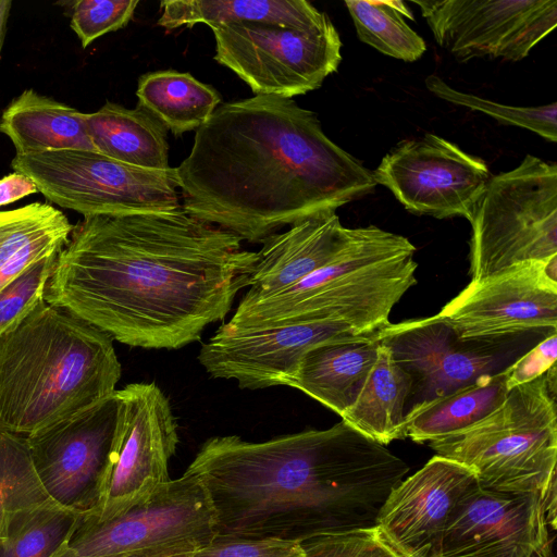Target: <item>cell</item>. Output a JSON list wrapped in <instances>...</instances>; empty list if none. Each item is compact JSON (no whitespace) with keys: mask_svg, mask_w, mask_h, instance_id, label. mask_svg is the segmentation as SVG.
I'll return each instance as SVG.
<instances>
[{"mask_svg":"<svg viewBox=\"0 0 557 557\" xmlns=\"http://www.w3.org/2000/svg\"><path fill=\"white\" fill-rule=\"evenodd\" d=\"M352 228L343 226L338 215H317L275 233L262 242L248 275V292L256 298L287 288L331 262L347 245Z\"/></svg>","mask_w":557,"mask_h":557,"instance_id":"obj_20","label":"cell"},{"mask_svg":"<svg viewBox=\"0 0 557 557\" xmlns=\"http://www.w3.org/2000/svg\"><path fill=\"white\" fill-rule=\"evenodd\" d=\"M117 428L96 520L120 515L170 480L168 466L178 444L177 421L170 401L154 383L119 389Z\"/></svg>","mask_w":557,"mask_h":557,"instance_id":"obj_11","label":"cell"},{"mask_svg":"<svg viewBox=\"0 0 557 557\" xmlns=\"http://www.w3.org/2000/svg\"><path fill=\"white\" fill-rule=\"evenodd\" d=\"M0 132L11 139L15 154L66 149L98 152L83 112L32 88L3 110Z\"/></svg>","mask_w":557,"mask_h":557,"instance_id":"obj_22","label":"cell"},{"mask_svg":"<svg viewBox=\"0 0 557 557\" xmlns=\"http://www.w3.org/2000/svg\"><path fill=\"white\" fill-rule=\"evenodd\" d=\"M83 516L52 500L13 522L8 536L0 542V557H53Z\"/></svg>","mask_w":557,"mask_h":557,"instance_id":"obj_31","label":"cell"},{"mask_svg":"<svg viewBox=\"0 0 557 557\" xmlns=\"http://www.w3.org/2000/svg\"><path fill=\"white\" fill-rule=\"evenodd\" d=\"M345 5L362 42L405 62L417 61L424 54L425 41L405 20H414L405 1L347 0Z\"/></svg>","mask_w":557,"mask_h":557,"instance_id":"obj_29","label":"cell"},{"mask_svg":"<svg viewBox=\"0 0 557 557\" xmlns=\"http://www.w3.org/2000/svg\"><path fill=\"white\" fill-rule=\"evenodd\" d=\"M193 557H305L298 542L264 540H213Z\"/></svg>","mask_w":557,"mask_h":557,"instance_id":"obj_36","label":"cell"},{"mask_svg":"<svg viewBox=\"0 0 557 557\" xmlns=\"http://www.w3.org/2000/svg\"><path fill=\"white\" fill-rule=\"evenodd\" d=\"M376 337L411 379L409 408L504 370L499 352L461 341L437 314L389 323Z\"/></svg>","mask_w":557,"mask_h":557,"instance_id":"obj_18","label":"cell"},{"mask_svg":"<svg viewBox=\"0 0 557 557\" xmlns=\"http://www.w3.org/2000/svg\"><path fill=\"white\" fill-rule=\"evenodd\" d=\"M138 104L154 115L174 136L198 129L220 106L219 92L189 73L158 71L140 76Z\"/></svg>","mask_w":557,"mask_h":557,"instance_id":"obj_28","label":"cell"},{"mask_svg":"<svg viewBox=\"0 0 557 557\" xmlns=\"http://www.w3.org/2000/svg\"><path fill=\"white\" fill-rule=\"evenodd\" d=\"M556 367L518 385L475 423L429 442L470 469L483 488L543 498L556 485Z\"/></svg>","mask_w":557,"mask_h":557,"instance_id":"obj_6","label":"cell"},{"mask_svg":"<svg viewBox=\"0 0 557 557\" xmlns=\"http://www.w3.org/2000/svg\"><path fill=\"white\" fill-rule=\"evenodd\" d=\"M12 169L50 202L87 215H123L178 209L175 168L143 169L86 150L15 154Z\"/></svg>","mask_w":557,"mask_h":557,"instance_id":"obj_8","label":"cell"},{"mask_svg":"<svg viewBox=\"0 0 557 557\" xmlns=\"http://www.w3.org/2000/svg\"><path fill=\"white\" fill-rule=\"evenodd\" d=\"M507 393L504 369L413 406L406 412L405 437L416 443H429L462 430L488 414Z\"/></svg>","mask_w":557,"mask_h":557,"instance_id":"obj_27","label":"cell"},{"mask_svg":"<svg viewBox=\"0 0 557 557\" xmlns=\"http://www.w3.org/2000/svg\"><path fill=\"white\" fill-rule=\"evenodd\" d=\"M50 502L26 438L0 432V542L15 520Z\"/></svg>","mask_w":557,"mask_h":557,"instance_id":"obj_30","label":"cell"},{"mask_svg":"<svg viewBox=\"0 0 557 557\" xmlns=\"http://www.w3.org/2000/svg\"><path fill=\"white\" fill-rule=\"evenodd\" d=\"M425 86L430 92L447 102L482 112L499 123L531 131L545 140H557V103L537 107L502 104L472 94L460 91L437 75H429Z\"/></svg>","mask_w":557,"mask_h":557,"instance_id":"obj_32","label":"cell"},{"mask_svg":"<svg viewBox=\"0 0 557 557\" xmlns=\"http://www.w3.org/2000/svg\"><path fill=\"white\" fill-rule=\"evenodd\" d=\"M57 256L36 262L0 290V336L14 329L44 301Z\"/></svg>","mask_w":557,"mask_h":557,"instance_id":"obj_33","label":"cell"},{"mask_svg":"<svg viewBox=\"0 0 557 557\" xmlns=\"http://www.w3.org/2000/svg\"><path fill=\"white\" fill-rule=\"evenodd\" d=\"M175 171L184 211L249 243L333 213L377 185L314 112L263 95L220 104Z\"/></svg>","mask_w":557,"mask_h":557,"instance_id":"obj_2","label":"cell"},{"mask_svg":"<svg viewBox=\"0 0 557 557\" xmlns=\"http://www.w3.org/2000/svg\"><path fill=\"white\" fill-rule=\"evenodd\" d=\"M475 484L470 469L435 455L389 493L376 528L401 557H441L453 510Z\"/></svg>","mask_w":557,"mask_h":557,"instance_id":"obj_19","label":"cell"},{"mask_svg":"<svg viewBox=\"0 0 557 557\" xmlns=\"http://www.w3.org/2000/svg\"><path fill=\"white\" fill-rule=\"evenodd\" d=\"M409 466L341 421L265 442L207 440L188 466L215 517L214 540L308 539L372 528Z\"/></svg>","mask_w":557,"mask_h":557,"instance_id":"obj_3","label":"cell"},{"mask_svg":"<svg viewBox=\"0 0 557 557\" xmlns=\"http://www.w3.org/2000/svg\"><path fill=\"white\" fill-rule=\"evenodd\" d=\"M73 225L49 203L0 210V290L36 262L58 255Z\"/></svg>","mask_w":557,"mask_h":557,"instance_id":"obj_24","label":"cell"},{"mask_svg":"<svg viewBox=\"0 0 557 557\" xmlns=\"http://www.w3.org/2000/svg\"><path fill=\"white\" fill-rule=\"evenodd\" d=\"M84 119L99 153L143 169L170 168L168 128L141 106L126 109L108 101Z\"/></svg>","mask_w":557,"mask_h":557,"instance_id":"obj_23","label":"cell"},{"mask_svg":"<svg viewBox=\"0 0 557 557\" xmlns=\"http://www.w3.org/2000/svg\"><path fill=\"white\" fill-rule=\"evenodd\" d=\"M35 193L38 189L34 182L21 173L14 172L0 178V207Z\"/></svg>","mask_w":557,"mask_h":557,"instance_id":"obj_38","label":"cell"},{"mask_svg":"<svg viewBox=\"0 0 557 557\" xmlns=\"http://www.w3.org/2000/svg\"><path fill=\"white\" fill-rule=\"evenodd\" d=\"M210 28L214 60L255 95L286 99L305 95L321 87L342 61V40L329 16L301 28L250 23Z\"/></svg>","mask_w":557,"mask_h":557,"instance_id":"obj_10","label":"cell"},{"mask_svg":"<svg viewBox=\"0 0 557 557\" xmlns=\"http://www.w3.org/2000/svg\"><path fill=\"white\" fill-rule=\"evenodd\" d=\"M299 544L305 557H401L376 525L319 535Z\"/></svg>","mask_w":557,"mask_h":557,"instance_id":"obj_35","label":"cell"},{"mask_svg":"<svg viewBox=\"0 0 557 557\" xmlns=\"http://www.w3.org/2000/svg\"><path fill=\"white\" fill-rule=\"evenodd\" d=\"M372 173L409 212L469 222L492 177L482 159L431 133L396 145Z\"/></svg>","mask_w":557,"mask_h":557,"instance_id":"obj_13","label":"cell"},{"mask_svg":"<svg viewBox=\"0 0 557 557\" xmlns=\"http://www.w3.org/2000/svg\"><path fill=\"white\" fill-rule=\"evenodd\" d=\"M470 223L471 280L556 257V163L527 154L492 176Z\"/></svg>","mask_w":557,"mask_h":557,"instance_id":"obj_7","label":"cell"},{"mask_svg":"<svg viewBox=\"0 0 557 557\" xmlns=\"http://www.w3.org/2000/svg\"><path fill=\"white\" fill-rule=\"evenodd\" d=\"M215 537L208 494L189 471L106 520L84 515L53 557H116L141 552L194 555Z\"/></svg>","mask_w":557,"mask_h":557,"instance_id":"obj_9","label":"cell"},{"mask_svg":"<svg viewBox=\"0 0 557 557\" xmlns=\"http://www.w3.org/2000/svg\"><path fill=\"white\" fill-rule=\"evenodd\" d=\"M158 25L166 30L225 24H263L301 28L323 21L326 13L306 0H168L160 3Z\"/></svg>","mask_w":557,"mask_h":557,"instance_id":"obj_25","label":"cell"},{"mask_svg":"<svg viewBox=\"0 0 557 557\" xmlns=\"http://www.w3.org/2000/svg\"><path fill=\"white\" fill-rule=\"evenodd\" d=\"M556 356L557 334L552 332L529 352L505 368L507 389L510 391L545 374L555 366Z\"/></svg>","mask_w":557,"mask_h":557,"instance_id":"obj_37","label":"cell"},{"mask_svg":"<svg viewBox=\"0 0 557 557\" xmlns=\"http://www.w3.org/2000/svg\"><path fill=\"white\" fill-rule=\"evenodd\" d=\"M377 348L376 335L317 345L301 358L289 387L304 392L342 418L355 403L376 360Z\"/></svg>","mask_w":557,"mask_h":557,"instance_id":"obj_21","label":"cell"},{"mask_svg":"<svg viewBox=\"0 0 557 557\" xmlns=\"http://www.w3.org/2000/svg\"><path fill=\"white\" fill-rule=\"evenodd\" d=\"M411 379L379 343L377 357L355 403L342 420L371 440L387 445L405 438Z\"/></svg>","mask_w":557,"mask_h":557,"instance_id":"obj_26","label":"cell"},{"mask_svg":"<svg viewBox=\"0 0 557 557\" xmlns=\"http://www.w3.org/2000/svg\"><path fill=\"white\" fill-rule=\"evenodd\" d=\"M120 391L83 411L25 437L50 498L81 513L99 507L117 428Z\"/></svg>","mask_w":557,"mask_h":557,"instance_id":"obj_14","label":"cell"},{"mask_svg":"<svg viewBox=\"0 0 557 557\" xmlns=\"http://www.w3.org/2000/svg\"><path fill=\"white\" fill-rule=\"evenodd\" d=\"M544 498L475 484L456 505L441 557H552Z\"/></svg>","mask_w":557,"mask_h":557,"instance_id":"obj_17","label":"cell"},{"mask_svg":"<svg viewBox=\"0 0 557 557\" xmlns=\"http://www.w3.org/2000/svg\"><path fill=\"white\" fill-rule=\"evenodd\" d=\"M70 7V26L83 48L97 38L125 27L132 20L138 0H77Z\"/></svg>","mask_w":557,"mask_h":557,"instance_id":"obj_34","label":"cell"},{"mask_svg":"<svg viewBox=\"0 0 557 557\" xmlns=\"http://www.w3.org/2000/svg\"><path fill=\"white\" fill-rule=\"evenodd\" d=\"M437 315L461 341L475 344L556 332L557 256L471 280Z\"/></svg>","mask_w":557,"mask_h":557,"instance_id":"obj_12","label":"cell"},{"mask_svg":"<svg viewBox=\"0 0 557 557\" xmlns=\"http://www.w3.org/2000/svg\"><path fill=\"white\" fill-rule=\"evenodd\" d=\"M113 339L41 301L0 336V432L30 436L113 394Z\"/></svg>","mask_w":557,"mask_h":557,"instance_id":"obj_4","label":"cell"},{"mask_svg":"<svg viewBox=\"0 0 557 557\" xmlns=\"http://www.w3.org/2000/svg\"><path fill=\"white\" fill-rule=\"evenodd\" d=\"M257 252L183 210L87 215L58 253L44 300L122 344L178 349L224 319Z\"/></svg>","mask_w":557,"mask_h":557,"instance_id":"obj_1","label":"cell"},{"mask_svg":"<svg viewBox=\"0 0 557 557\" xmlns=\"http://www.w3.org/2000/svg\"><path fill=\"white\" fill-rule=\"evenodd\" d=\"M363 337L369 336L359 335L346 323L333 320L244 332L218 329L201 346L198 360L212 377L235 380L240 388L289 386L301 358L312 347Z\"/></svg>","mask_w":557,"mask_h":557,"instance_id":"obj_16","label":"cell"},{"mask_svg":"<svg viewBox=\"0 0 557 557\" xmlns=\"http://www.w3.org/2000/svg\"><path fill=\"white\" fill-rule=\"evenodd\" d=\"M11 0H0V57L11 13Z\"/></svg>","mask_w":557,"mask_h":557,"instance_id":"obj_39","label":"cell"},{"mask_svg":"<svg viewBox=\"0 0 557 557\" xmlns=\"http://www.w3.org/2000/svg\"><path fill=\"white\" fill-rule=\"evenodd\" d=\"M419 7L437 45L458 62H517L557 26V0H424Z\"/></svg>","mask_w":557,"mask_h":557,"instance_id":"obj_15","label":"cell"},{"mask_svg":"<svg viewBox=\"0 0 557 557\" xmlns=\"http://www.w3.org/2000/svg\"><path fill=\"white\" fill-rule=\"evenodd\" d=\"M416 247L375 225L352 228L343 250L296 284L270 295L242 298L224 332L256 331L286 324L333 320L357 334L373 336L417 283Z\"/></svg>","mask_w":557,"mask_h":557,"instance_id":"obj_5","label":"cell"},{"mask_svg":"<svg viewBox=\"0 0 557 557\" xmlns=\"http://www.w3.org/2000/svg\"><path fill=\"white\" fill-rule=\"evenodd\" d=\"M193 555L189 554H182V553H171V552H141V553H134V554H127L116 557H191Z\"/></svg>","mask_w":557,"mask_h":557,"instance_id":"obj_40","label":"cell"}]
</instances>
